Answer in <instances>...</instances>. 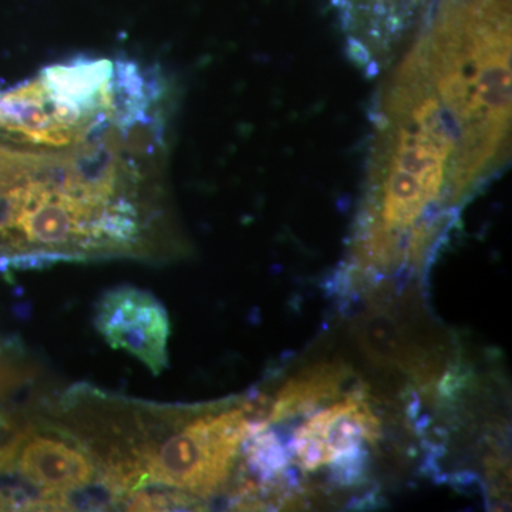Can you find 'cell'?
I'll use <instances>...</instances> for the list:
<instances>
[{
    "label": "cell",
    "mask_w": 512,
    "mask_h": 512,
    "mask_svg": "<svg viewBox=\"0 0 512 512\" xmlns=\"http://www.w3.org/2000/svg\"><path fill=\"white\" fill-rule=\"evenodd\" d=\"M372 114L352 247L402 265L439 244L454 215L511 150V53L467 29L420 28Z\"/></svg>",
    "instance_id": "6da1fadb"
},
{
    "label": "cell",
    "mask_w": 512,
    "mask_h": 512,
    "mask_svg": "<svg viewBox=\"0 0 512 512\" xmlns=\"http://www.w3.org/2000/svg\"><path fill=\"white\" fill-rule=\"evenodd\" d=\"M259 423L258 400L191 417L161 443L138 451L134 460L138 487L150 481L198 497L217 493Z\"/></svg>",
    "instance_id": "7a4b0ae2"
},
{
    "label": "cell",
    "mask_w": 512,
    "mask_h": 512,
    "mask_svg": "<svg viewBox=\"0 0 512 512\" xmlns=\"http://www.w3.org/2000/svg\"><path fill=\"white\" fill-rule=\"evenodd\" d=\"M293 431V461L303 473L325 467H346L359 460L366 446L382 439V420L367 400L365 390L338 397L313 410Z\"/></svg>",
    "instance_id": "3957f363"
},
{
    "label": "cell",
    "mask_w": 512,
    "mask_h": 512,
    "mask_svg": "<svg viewBox=\"0 0 512 512\" xmlns=\"http://www.w3.org/2000/svg\"><path fill=\"white\" fill-rule=\"evenodd\" d=\"M348 57L369 76L392 64L429 0H332Z\"/></svg>",
    "instance_id": "277c9868"
},
{
    "label": "cell",
    "mask_w": 512,
    "mask_h": 512,
    "mask_svg": "<svg viewBox=\"0 0 512 512\" xmlns=\"http://www.w3.org/2000/svg\"><path fill=\"white\" fill-rule=\"evenodd\" d=\"M96 326L111 348L127 350L154 375L167 366L170 322L151 293L131 286L106 293L97 306Z\"/></svg>",
    "instance_id": "5b68a950"
},
{
    "label": "cell",
    "mask_w": 512,
    "mask_h": 512,
    "mask_svg": "<svg viewBox=\"0 0 512 512\" xmlns=\"http://www.w3.org/2000/svg\"><path fill=\"white\" fill-rule=\"evenodd\" d=\"M16 467L43 495L63 497L92 484V457L70 439L52 434L26 433L15 457Z\"/></svg>",
    "instance_id": "8992f818"
},
{
    "label": "cell",
    "mask_w": 512,
    "mask_h": 512,
    "mask_svg": "<svg viewBox=\"0 0 512 512\" xmlns=\"http://www.w3.org/2000/svg\"><path fill=\"white\" fill-rule=\"evenodd\" d=\"M348 367L339 362H318L305 367L279 387L269 399L266 427L301 417L342 396L349 379Z\"/></svg>",
    "instance_id": "52a82bcc"
}]
</instances>
